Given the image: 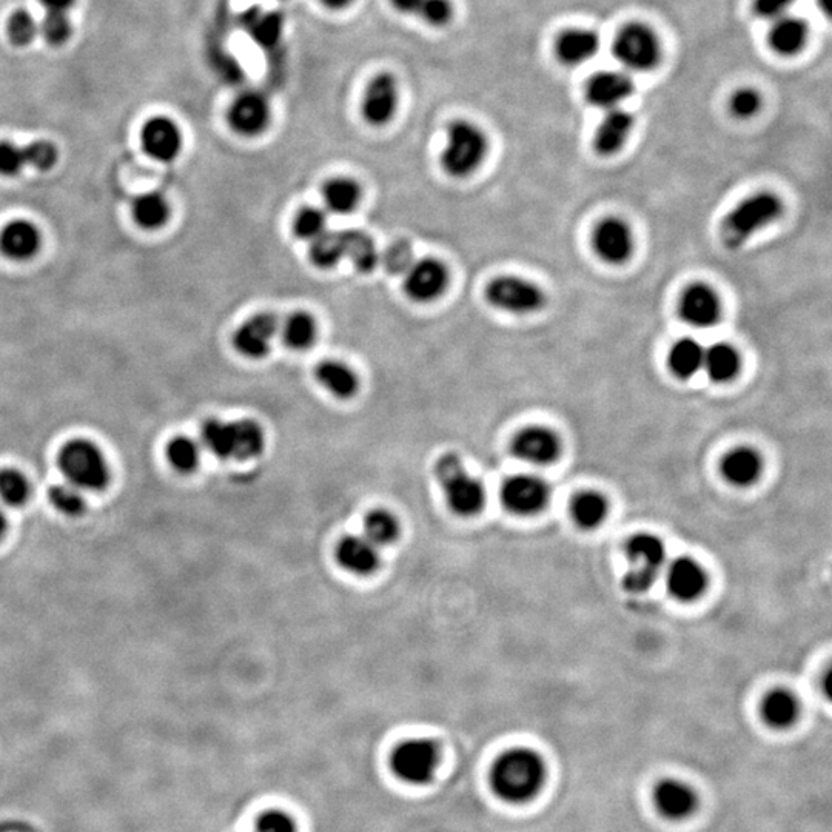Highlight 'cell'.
I'll list each match as a JSON object with an SVG mask.
<instances>
[{"mask_svg": "<svg viewBox=\"0 0 832 832\" xmlns=\"http://www.w3.org/2000/svg\"><path fill=\"white\" fill-rule=\"evenodd\" d=\"M490 782L497 796L506 802H529L546 782V765L532 749H510L495 763Z\"/></svg>", "mask_w": 832, "mask_h": 832, "instance_id": "cell-1", "label": "cell"}, {"mask_svg": "<svg viewBox=\"0 0 832 832\" xmlns=\"http://www.w3.org/2000/svg\"><path fill=\"white\" fill-rule=\"evenodd\" d=\"M205 449L221 460H252L266 449V433L255 420L205 421L201 429Z\"/></svg>", "mask_w": 832, "mask_h": 832, "instance_id": "cell-2", "label": "cell"}, {"mask_svg": "<svg viewBox=\"0 0 832 832\" xmlns=\"http://www.w3.org/2000/svg\"><path fill=\"white\" fill-rule=\"evenodd\" d=\"M783 213L785 205L779 196L771 192L755 193L743 199L725 216L720 227V239L726 249H742L755 233L779 221Z\"/></svg>", "mask_w": 832, "mask_h": 832, "instance_id": "cell-3", "label": "cell"}, {"mask_svg": "<svg viewBox=\"0 0 832 832\" xmlns=\"http://www.w3.org/2000/svg\"><path fill=\"white\" fill-rule=\"evenodd\" d=\"M446 136V147L441 153L444 172L455 179L474 175L489 151L483 130L469 121H455L447 128Z\"/></svg>", "mask_w": 832, "mask_h": 832, "instance_id": "cell-4", "label": "cell"}, {"mask_svg": "<svg viewBox=\"0 0 832 832\" xmlns=\"http://www.w3.org/2000/svg\"><path fill=\"white\" fill-rule=\"evenodd\" d=\"M435 477L443 487L447 504L461 517L480 514L486 504L483 483L467 472L457 453H444L435 464Z\"/></svg>", "mask_w": 832, "mask_h": 832, "instance_id": "cell-5", "label": "cell"}, {"mask_svg": "<svg viewBox=\"0 0 832 832\" xmlns=\"http://www.w3.org/2000/svg\"><path fill=\"white\" fill-rule=\"evenodd\" d=\"M59 467L68 484L79 490L101 492L110 483V467L104 453L87 440H73L62 447Z\"/></svg>", "mask_w": 832, "mask_h": 832, "instance_id": "cell-6", "label": "cell"}, {"mask_svg": "<svg viewBox=\"0 0 832 832\" xmlns=\"http://www.w3.org/2000/svg\"><path fill=\"white\" fill-rule=\"evenodd\" d=\"M626 554L631 569L623 577L624 591L645 594L657 583L666 564L665 543L654 534H637L628 541Z\"/></svg>", "mask_w": 832, "mask_h": 832, "instance_id": "cell-7", "label": "cell"}, {"mask_svg": "<svg viewBox=\"0 0 832 832\" xmlns=\"http://www.w3.org/2000/svg\"><path fill=\"white\" fill-rule=\"evenodd\" d=\"M486 301L501 312L531 315L546 306L543 290L527 279L504 275L492 279L486 287Z\"/></svg>", "mask_w": 832, "mask_h": 832, "instance_id": "cell-8", "label": "cell"}, {"mask_svg": "<svg viewBox=\"0 0 832 832\" xmlns=\"http://www.w3.org/2000/svg\"><path fill=\"white\" fill-rule=\"evenodd\" d=\"M614 56L621 67L635 73H645L657 67L661 59V45L657 34L641 24L621 28L614 41Z\"/></svg>", "mask_w": 832, "mask_h": 832, "instance_id": "cell-9", "label": "cell"}, {"mask_svg": "<svg viewBox=\"0 0 832 832\" xmlns=\"http://www.w3.org/2000/svg\"><path fill=\"white\" fill-rule=\"evenodd\" d=\"M440 763V751L432 740H407L392 755V768L404 782L429 783Z\"/></svg>", "mask_w": 832, "mask_h": 832, "instance_id": "cell-10", "label": "cell"}, {"mask_svg": "<svg viewBox=\"0 0 832 832\" xmlns=\"http://www.w3.org/2000/svg\"><path fill=\"white\" fill-rule=\"evenodd\" d=\"M449 287V269L437 258L412 262L404 272L403 289L407 298L418 304L437 301Z\"/></svg>", "mask_w": 832, "mask_h": 832, "instance_id": "cell-11", "label": "cell"}, {"mask_svg": "<svg viewBox=\"0 0 832 832\" xmlns=\"http://www.w3.org/2000/svg\"><path fill=\"white\" fill-rule=\"evenodd\" d=\"M551 500V487L543 478L520 474L507 478L501 487V501L512 514L532 517L540 514Z\"/></svg>", "mask_w": 832, "mask_h": 832, "instance_id": "cell-12", "label": "cell"}, {"mask_svg": "<svg viewBox=\"0 0 832 832\" xmlns=\"http://www.w3.org/2000/svg\"><path fill=\"white\" fill-rule=\"evenodd\" d=\"M510 452L517 460L532 466L555 463L561 455V441L554 430L541 426L526 427L515 435Z\"/></svg>", "mask_w": 832, "mask_h": 832, "instance_id": "cell-13", "label": "cell"}, {"mask_svg": "<svg viewBox=\"0 0 832 832\" xmlns=\"http://www.w3.org/2000/svg\"><path fill=\"white\" fill-rule=\"evenodd\" d=\"M592 247L601 261L611 266H621L634 253V235L623 219L606 218L600 221L592 233Z\"/></svg>", "mask_w": 832, "mask_h": 832, "instance_id": "cell-14", "label": "cell"}, {"mask_svg": "<svg viewBox=\"0 0 832 832\" xmlns=\"http://www.w3.org/2000/svg\"><path fill=\"white\" fill-rule=\"evenodd\" d=\"M278 330V318L273 313H256L236 329L233 347L245 358H266Z\"/></svg>", "mask_w": 832, "mask_h": 832, "instance_id": "cell-15", "label": "cell"}, {"mask_svg": "<svg viewBox=\"0 0 832 832\" xmlns=\"http://www.w3.org/2000/svg\"><path fill=\"white\" fill-rule=\"evenodd\" d=\"M678 315L695 329H711L720 323L722 302L711 287L698 282L689 286L678 301Z\"/></svg>", "mask_w": 832, "mask_h": 832, "instance_id": "cell-16", "label": "cell"}, {"mask_svg": "<svg viewBox=\"0 0 832 832\" xmlns=\"http://www.w3.org/2000/svg\"><path fill=\"white\" fill-rule=\"evenodd\" d=\"M272 118L269 102L255 91L242 93L230 107L229 125L238 135L256 138L267 130Z\"/></svg>", "mask_w": 832, "mask_h": 832, "instance_id": "cell-17", "label": "cell"}, {"mask_svg": "<svg viewBox=\"0 0 832 832\" xmlns=\"http://www.w3.org/2000/svg\"><path fill=\"white\" fill-rule=\"evenodd\" d=\"M398 108V84L390 73L376 74L367 85L363 99V118L373 127L392 121Z\"/></svg>", "mask_w": 832, "mask_h": 832, "instance_id": "cell-18", "label": "cell"}, {"mask_svg": "<svg viewBox=\"0 0 832 832\" xmlns=\"http://www.w3.org/2000/svg\"><path fill=\"white\" fill-rule=\"evenodd\" d=\"M665 583L671 597L689 603L705 594L708 577L702 564L694 558L678 557L666 567Z\"/></svg>", "mask_w": 832, "mask_h": 832, "instance_id": "cell-19", "label": "cell"}, {"mask_svg": "<svg viewBox=\"0 0 832 832\" xmlns=\"http://www.w3.org/2000/svg\"><path fill=\"white\" fill-rule=\"evenodd\" d=\"M634 88V81L626 71H598L586 84V98L594 107L614 110L631 98Z\"/></svg>", "mask_w": 832, "mask_h": 832, "instance_id": "cell-20", "label": "cell"}, {"mask_svg": "<svg viewBox=\"0 0 832 832\" xmlns=\"http://www.w3.org/2000/svg\"><path fill=\"white\" fill-rule=\"evenodd\" d=\"M654 803L661 816L669 820H685L698 808L694 789L680 780H661L654 789Z\"/></svg>", "mask_w": 832, "mask_h": 832, "instance_id": "cell-21", "label": "cell"}, {"mask_svg": "<svg viewBox=\"0 0 832 832\" xmlns=\"http://www.w3.org/2000/svg\"><path fill=\"white\" fill-rule=\"evenodd\" d=\"M142 147L156 161L172 162L181 153V130L170 119H150L142 128Z\"/></svg>", "mask_w": 832, "mask_h": 832, "instance_id": "cell-22", "label": "cell"}, {"mask_svg": "<svg viewBox=\"0 0 832 832\" xmlns=\"http://www.w3.org/2000/svg\"><path fill=\"white\" fill-rule=\"evenodd\" d=\"M336 560L355 575H370L380 567L378 546L361 535H347L336 546Z\"/></svg>", "mask_w": 832, "mask_h": 832, "instance_id": "cell-23", "label": "cell"}, {"mask_svg": "<svg viewBox=\"0 0 832 832\" xmlns=\"http://www.w3.org/2000/svg\"><path fill=\"white\" fill-rule=\"evenodd\" d=\"M634 128V118L623 108L606 111L594 136V148L598 155L612 156L623 148Z\"/></svg>", "mask_w": 832, "mask_h": 832, "instance_id": "cell-24", "label": "cell"}, {"mask_svg": "<svg viewBox=\"0 0 832 832\" xmlns=\"http://www.w3.org/2000/svg\"><path fill=\"white\" fill-rule=\"evenodd\" d=\"M42 236L33 222L13 221L0 233V252L13 261H28L41 250Z\"/></svg>", "mask_w": 832, "mask_h": 832, "instance_id": "cell-25", "label": "cell"}, {"mask_svg": "<svg viewBox=\"0 0 832 832\" xmlns=\"http://www.w3.org/2000/svg\"><path fill=\"white\" fill-rule=\"evenodd\" d=\"M720 470L723 478L732 486H752L762 477V455L752 447H737L726 453Z\"/></svg>", "mask_w": 832, "mask_h": 832, "instance_id": "cell-26", "label": "cell"}, {"mask_svg": "<svg viewBox=\"0 0 832 832\" xmlns=\"http://www.w3.org/2000/svg\"><path fill=\"white\" fill-rule=\"evenodd\" d=\"M600 50V37L591 30L572 28L558 37L555 53L563 64L577 67L591 61Z\"/></svg>", "mask_w": 832, "mask_h": 832, "instance_id": "cell-27", "label": "cell"}, {"mask_svg": "<svg viewBox=\"0 0 832 832\" xmlns=\"http://www.w3.org/2000/svg\"><path fill=\"white\" fill-rule=\"evenodd\" d=\"M315 378L338 400H350L359 390V378L355 370L338 359L321 361L316 366Z\"/></svg>", "mask_w": 832, "mask_h": 832, "instance_id": "cell-28", "label": "cell"}, {"mask_svg": "<svg viewBox=\"0 0 832 832\" xmlns=\"http://www.w3.org/2000/svg\"><path fill=\"white\" fill-rule=\"evenodd\" d=\"M808 34L809 28L805 21L786 14L772 22L771 30H769V45L775 53L782 54V56H794L805 47Z\"/></svg>", "mask_w": 832, "mask_h": 832, "instance_id": "cell-29", "label": "cell"}, {"mask_svg": "<svg viewBox=\"0 0 832 832\" xmlns=\"http://www.w3.org/2000/svg\"><path fill=\"white\" fill-rule=\"evenodd\" d=\"M703 369L714 383L728 384L739 376L742 356L731 344L717 343L705 350Z\"/></svg>", "mask_w": 832, "mask_h": 832, "instance_id": "cell-30", "label": "cell"}, {"mask_svg": "<svg viewBox=\"0 0 832 832\" xmlns=\"http://www.w3.org/2000/svg\"><path fill=\"white\" fill-rule=\"evenodd\" d=\"M800 702L788 689L768 692L762 702V717L774 729H788L799 720Z\"/></svg>", "mask_w": 832, "mask_h": 832, "instance_id": "cell-31", "label": "cell"}, {"mask_svg": "<svg viewBox=\"0 0 832 832\" xmlns=\"http://www.w3.org/2000/svg\"><path fill=\"white\" fill-rule=\"evenodd\" d=\"M241 25L256 44L264 48H273L281 39L284 19L275 11L250 8L241 17Z\"/></svg>", "mask_w": 832, "mask_h": 832, "instance_id": "cell-32", "label": "cell"}, {"mask_svg": "<svg viewBox=\"0 0 832 832\" xmlns=\"http://www.w3.org/2000/svg\"><path fill=\"white\" fill-rule=\"evenodd\" d=\"M361 187L358 182L346 176L329 179L323 187V202L327 212L335 215H350L361 202Z\"/></svg>", "mask_w": 832, "mask_h": 832, "instance_id": "cell-33", "label": "cell"}, {"mask_svg": "<svg viewBox=\"0 0 832 832\" xmlns=\"http://www.w3.org/2000/svg\"><path fill=\"white\" fill-rule=\"evenodd\" d=\"M705 350L692 338L678 339L668 353V367L677 380L688 381L703 369Z\"/></svg>", "mask_w": 832, "mask_h": 832, "instance_id": "cell-34", "label": "cell"}, {"mask_svg": "<svg viewBox=\"0 0 832 832\" xmlns=\"http://www.w3.org/2000/svg\"><path fill=\"white\" fill-rule=\"evenodd\" d=\"M318 336L316 319L304 310H296L287 316L281 326V338L289 349L302 352L310 349Z\"/></svg>", "mask_w": 832, "mask_h": 832, "instance_id": "cell-35", "label": "cell"}, {"mask_svg": "<svg viewBox=\"0 0 832 832\" xmlns=\"http://www.w3.org/2000/svg\"><path fill=\"white\" fill-rule=\"evenodd\" d=\"M608 512V501L594 490L580 492L571 503L572 520L586 531L600 527L608 517Z\"/></svg>", "mask_w": 832, "mask_h": 832, "instance_id": "cell-36", "label": "cell"}, {"mask_svg": "<svg viewBox=\"0 0 832 832\" xmlns=\"http://www.w3.org/2000/svg\"><path fill=\"white\" fill-rule=\"evenodd\" d=\"M392 5L400 13L418 17L432 27H446L453 17L450 0H392Z\"/></svg>", "mask_w": 832, "mask_h": 832, "instance_id": "cell-37", "label": "cell"}, {"mask_svg": "<svg viewBox=\"0 0 832 832\" xmlns=\"http://www.w3.org/2000/svg\"><path fill=\"white\" fill-rule=\"evenodd\" d=\"M344 247H346V258L352 261L359 273H372L380 261L375 242L361 230H346Z\"/></svg>", "mask_w": 832, "mask_h": 832, "instance_id": "cell-38", "label": "cell"}, {"mask_svg": "<svg viewBox=\"0 0 832 832\" xmlns=\"http://www.w3.org/2000/svg\"><path fill=\"white\" fill-rule=\"evenodd\" d=\"M310 261L318 269L329 270L346 258L344 232H326L310 242Z\"/></svg>", "mask_w": 832, "mask_h": 832, "instance_id": "cell-39", "label": "cell"}, {"mask_svg": "<svg viewBox=\"0 0 832 832\" xmlns=\"http://www.w3.org/2000/svg\"><path fill=\"white\" fill-rule=\"evenodd\" d=\"M133 216L144 229H159L170 218V205L161 193H145L133 202Z\"/></svg>", "mask_w": 832, "mask_h": 832, "instance_id": "cell-40", "label": "cell"}, {"mask_svg": "<svg viewBox=\"0 0 832 832\" xmlns=\"http://www.w3.org/2000/svg\"><path fill=\"white\" fill-rule=\"evenodd\" d=\"M364 537L378 547L392 544L400 537V521L389 510H373L364 521Z\"/></svg>", "mask_w": 832, "mask_h": 832, "instance_id": "cell-41", "label": "cell"}, {"mask_svg": "<svg viewBox=\"0 0 832 832\" xmlns=\"http://www.w3.org/2000/svg\"><path fill=\"white\" fill-rule=\"evenodd\" d=\"M167 458L181 474H192L201 461V447L192 438H173L167 447Z\"/></svg>", "mask_w": 832, "mask_h": 832, "instance_id": "cell-42", "label": "cell"}, {"mask_svg": "<svg viewBox=\"0 0 832 832\" xmlns=\"http://www.w3.org/2000/svg\"><path fill=\"white\" fill-rule=\"evenodd\" d=\"M31 495L28 478L16 469L0 470V500L11 507H21Z\"/></svg>", "mask_w": 832, "mask_h": 832, "instance_id": "cell-43", "label": "cell"}, {"mask_svg": "<svg viewBox=\"0 0 832 832\" xmlns=\"http://www.w3.org/2000/svg\"><path fill=\"white\" fill-rule=\"evenodd\" d=\"M327 229V213L324 208L302 207L293 219V233L296 238L312 242Z\"/></svg>", "mask_w": 832, "mask_h": 832, "instance_id": "cell-44", "label": "cell"}, {"mask_svg": "<svg viewBox=\"0 0 832 832\" xmlns=\"http://www.w3.org/2000/svg\"><path fill=\"white\" fill-rule=\"evenodd\" d=\"M48 498H50L54 509H58L61 514L67 515V517H81L87 509V501H85L82 490L71 486V484H56V486L51 487Z\"/></svg>", "mask_w": 832, "mask_h": 832, "instance_id": "cell-45", "label": "cell"}, {"mask_svg": "<svg viewBox=\"0 0 832 832\" xmlns=\"http://www.w3.org/2000/svg\"><path fill=\"white\" fill-rule=\"evenodd\" d=\"M37 31H39V28H37L36 19L27 10L14 11L13 16L8 21V36L17 47L31 44Z\"/></svg>", "mask_w": 832, "mask_h": 832, "instance_id": "cell-46", "label": "cell"}, {"mask_svg": "<svg viewBox=\"0 0 832 832\" xmlns=\"http://www.w3.org/2000/svg\"><path fill=\"white\" fill-rule=\"evenodd\" d=\"M27 165H30V150L21 148L11 142H0V175H21Z\"/></svg>", "mask_w": 832, "mask_h": 832, "instance_id": "cell-47", "label": "cell"}, {"mask_svg": "<svg viewBox=\"0 0 832 832\" xmlns=\"http://www.w3.org/2000/svg\"><path fill=\"white\" fill-rule=\"evenodd\" d=\"M729 107L735 118L749 119L759 113L762 107V96L752 88H742V90L735 91Z\"/></svg>", "mask_w": 832, "mask_h": 832, "instance_id": "cell-48", "label": "cell"}, {"mask_svg": "<svg viewBox=\"0 0 832 832\" xmlns=\"http://www.w3.org/2000/svg\"><path fill=\"white\" fill-rule=\"evenodd\" d=\"M45 41L51 45H62L70 39L71 24L68 14H47L41 27Z\"/></svg>", "mask_w": 832, "mask_h": 832, "instance_id": "cell-49", "label": "cell"}, {"mask_svg": "<svg viewBox=\"0 0 832 832\" xmlns=\"http://www.w3.org/2000/svg\"><path fill=\"white\" fill-rule=\"evenodd\" d=\"M28 150H30V165L36 170L47 172L58 162V148L54 147L51 142H33L28 145Z\"/></svg>", "mask_w": 832, "mask_h": 832, "instance_id": "cell-50", "label": "cell"}, {"mask_svg": "<svg viewBox=\"0 0 832 832\" xmlns=\"http://www.w3.org/2000/svg\"><path fill=\"white\" fill-rule=\"evenodd\" d=\"M797 0H754V11L765 21H777L786 16Z\"/></svg>", "mask_w": 832, "mask_h": 832, "instance_id": "cell-51", "label": "cell"}, {"mask_svg": "<svg viewBox=\"0 0 832 832\" xmlns=\"http://www.w3.org/2000/svg\"><path fill=\"white\" fill-rule=\"evenodd\" d=\"M256 832H296L295 823L284 812H267L259 819Z\"/></svg>", "mask_w": 832, "mask_h": 832, "instance_id": "cell-52", "label": "cell"}, {"mask_svg": "<svg viewBox=\"0 0 832 832\" xmlns=\"http://www.w3.org/2000/svg\"><path fill=\"white\" fill-rule=\"evenodd\" d=\"M401 259H410L409 247L407 245H393L392 252H390V259L387 258V269L392 270V273L406 272L410 264L401 261Z\"/></svg>", "mask_w": 832, "mask_h": 832, "instance_id": "cell-53", "label": "cell"}, {"mask_svg": "<svg viewBox=\"0 0 832 832\" xmlns=\"http://www.w3.org/2000/svg\"><path fill=\"white\" fill-rule=\"evenodd\" d=\"M47 14H68L76 0H39Z\"/></svg>", "mask_w": 832, "mask_h": 832, "instance_id": "cell-54", "label": "cell"}, {"mask_svg": "<svg viewBox=\"0 0 832 832\" xmlns=\"http://www.w3.org/2000/svg\"><path fill=\"white\" fill-rule=\"evenodd\" d=\"M319 2L333 11L344 10L353 4V0H319Z\"/></svg>", "mask_w": 832, "mask_h": 832, "instance_id": "cell-55", "label": "cell"}, {"mask_svg": "<svg viewBox=\"0 0 832 832\" xmlns=\"http://www.w3.org/2000/svg\"><path fill=\"white\" fill-rule=\"evenodd\" d=\"M7 529H8L7 518H5L4 512H2V510H0V540H2V538L5 537V534H7Z\"/></svg>", "mask_w": 832, "mask_h": 832, "instance_id": "cell-56", "label": "cell"}, {"mask_svg": "<svg viewBox=\"0 0 832 832\" xmlns=\"http://www.w3.org/2000/svg\"><path fill=\"white\" fill-rule=\"evenodd\" d=\"M819 4L825 13H828V11L831 10V0H819Z\"/></svg>", "mask_w": 832, "mask_h": 832, "instance_id": "cell-57", "label": "cell"}]
</instances>
